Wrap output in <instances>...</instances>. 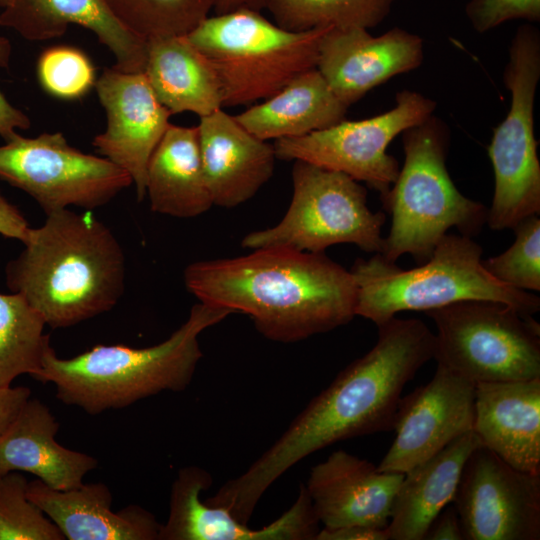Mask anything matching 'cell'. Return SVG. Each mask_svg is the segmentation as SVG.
Returning a JSON list of instances; mask_svg holds the SVG:
<instances>
[{
    "label": "cell",
    "mask_w": 540,
    "mask_h": 540,
    "mask_svg": "<svg viewBox=\"0 0 540 540\" xmlns=\"http://www.w3.org/2000/svg\"><path fill=\"white\" fill-rule=\"evenodd\" d=\"M395 102L389 111L368 119H344L302 137L276 140V157L342 172L367 183L382 198L400 171L397 160L386 152L389 143L429 118L436 107L434 100L409 90L398 92Z\"/></svg>",
    "instance_id": "7c38bea8"
},
{
    "label": "cell",
    "mask_w": 540,
    "mask_h": 540,
    "mask_svg": "<svg viewBox=\"0 0 540 540\" xmlns=\"http://www.w3.org/2000/svg\"><path fill=\"white\" fill-rule=\"evenodd\" d=\"M12 45L10 41L0 36V68H8L11 60ZM31 126L29 117L20 109L13 106L0 90V136L8 141L18 130H26Z\"/></svg>",
    "instance_id": "e575fe53"
},
{
    "label": "cell",
    "mask_w": 540,
    "mask_h": 540,
    "mask_svg": "<svg viewBox=\"0 0 540 540\" xmlns=\"http://www.w3.org/2000/svg\"><path fill=\"white\" fill-rule=\"evenodd\" d=\"M28 498L68 540H158L161 524L145 508L130 504L115 512L102 482L57 490L39 479L28 483Z\"/></svg>",
    "instance_id": "7402d4cb"
},
{
    "label": "cell",
    "mask_w": 540,
    "mask_h": 540,
    "mask_svg": "<svg viewBox=\"0 0 540 540\" xmlns=\"http://www.w3.org/2000/svg\"><path fill=\"white\" fill-rule=\"evenodd\" d=\"M514 243L503 253L482 260L486 271L509 287L540 290V219L530 216L513 228Z\"/></svg>",
    "instance_id": "1f68e13d"
},
{
    "label": "cell",
    "mask_w": 540,
    "mask_h": 540,
    "mask_svg": "<svg viewBox=\"0 0 540 540\" xmlns=\"http://www.w3.org/2000/svg\"><path fill=\"white\" fill-rule=\"evenodd\" d=\"M116 18L148 40L184 36L210 16L217 0H105Z\"/></svg>",
    "instance_id": "f546056e"
},
{
    "label": "cell",
    "mask_w": 540,
    "mask_h": 540,
    "mask_svg": "<svg viewBox=\"0 0 540 540\" xmlns=\"http://www.w3.org/2000/svg\"><path fill=\"white\" fill-rule=\"evenodd\" d=\"M30 228L19 209L0 192V235L23 242Z\"/></svg>",
    "instance_id": "8d00e7d4"
},
{
    "label": "cell",
    "mask_w": 540,
    "mask_h": 540,
    "mask_svg": "<svg viewBox=\"0 0 540 540\" xmlns=\"http://www.w3.org/2000/svg\"><path fill=\"white\" fill-rule=\"evenodd\" d=\"M71 24L95 34L118 70L144 72L147 40L125 27L105 0H14L0 13V26L30 41L61 37Z\"/></svg>",
    "instance_id": "ffe728a7"
},
{
    "label": "cell",
    "mask_w": 540,
    "mask_h": 540,
    "mask_svg": "<svg viewBox=\"0 0 540 540\" xmlns=\"http://www.w3.org/2000/svg\"><path fill=\"white\" fill-rule=\"evenodd\" d=\"M425 540H465L458 513L451 503L432 521Z\"/></svg>",
    "instance_id": "d590c367"
},
{
    "label": "cell",
    "mask_w": 540,
    "mask_h": 540,
    "mask_svg": "<svg viewBox=\"0 0 540 540\" xmlns=\"http://www.w3.org/2000/svg\"><path fill=\"white\" fill-rule=\"evenodd\" d=\"M230 314L224 307L199 302L166 340L145 348L100 344L64 359L50 346L31 377L54 384L59 401L90 415L126 408L164 391L181 392L203 356L200 334Z\"/></svg>",
    "instance_id": "277c9868"
},
{
    "label": "cell",
    "mask_w": 540,
    "mask_h": 540,
    "mask_svg": "<svg viewBox=\"0 0 540 540\" xmlns=\"http://www.w3.org/2000/svg\"><path fill=\"white\" fill-rule=\"evenodd\" d=\"M144 74L171 114L192 112L201 118L223 109L217 75L186 35L148 39Z\"/></svg>",
    "instance_id": "4316f807"
},
{
    "label": "cell",
    "mask_w": 540,
    "mask_h": 540,
    "mask_svg": "<svg viewBox=\"0 0 540 540\" xmlns=\"http://www.w3.org/2000/svg\"><path fill=\"white\" fill-rule=\"evenodd\" d=\"M184 283L199 302L247 314L261 335L280 343L329 332L356 316L354 277L324 252L265 247L196 261L185 268Z\"/></svg>",
    "instance_id": "7a4b0ae2"
},
{
    "label": "cell",
    "mask_w": 540,
    "mask_h": 540,
    "mask_svg": "<svg viewBox=\"0 0 540 540\" xmlns=\"http://www.w3.org/2000/svg\"><path fill=\"white\" fill-rule=\"evenodd\" d=\"M315 540H389L387 528L368 526H345L339 528H320Z\"/></svg>",
    "instance_id": "74e56055"
},
{
    "label": "cell",
    "mask_w": 540,
    "mask_h": 540,
    "mask_svg": "<svg viewBox=\"0 0 540 540\" xmlns=\"http://www.w3.org/2000/svg\"><path fill=\"white\" fill-rule=\"evenodd\" d=\"M480 442L473 431L404 474L387 526L389 540H423L440 511L453 502L464 464Z\"/></svg>",
    "instance_id": "cb8c5ba5"
},
{
    "label": "cell",
    "mask_w": 540,
    "mask_h": 540,
    "mask_svg": "<svg viewBox=\"0 0 540 540\" xmlns=\"http://www.w3.org/2000/svg\"><path fill=\"white\" fill-rule=\"evenodd\" d=\"M436 326L433 359L477 382L540 376V325L496 301L462 300L425 311Z\"/></svg>",
    "instance_id": "ba28073f"
},
{
    "label": "cell",
    "mask_w": 540,
    "mask_h": 540,
    "mask_svg": "<svg viewBox=\"0 0 540 540\" xmlns=\"http://www.w3.org/2000/svg\"><path fill=\"white\" fill-rule=\"evenodd\" d=\"M14 0H0V7L3 9L9 6Z\"/></svg>",
    "instance_id": "60d3db41"
},
{
    "label": "cell",
    "mask_w": 540,
    "mask_h": 540,
    "mask_svg": "<svg viewBox=\"0 0 540 540\" xmlns=\"http://www.w3.org/2000/svg\"><path fill=\"white\" fill-rule=\"evenodd\" d=\"M46 323L19 293H0V387L20 375L33 376L51 346Z\"/></svg>",
    "instance_id": "83f0119b"
},
{
    "label": "cell",
    "mask_w": 540,
    "mask_h": 540,
    "mask_svg": "<svg viewBox=\"0 0 540 540\" xmlns=\"http://www.w3.org/2000/svg\"><path fill=\"white\" fill-rule=\"evenodd\" d=\"M30 397L31 390L27 387H0V435Z\"/></svg>",
    "instance_id": "f35d334b"
},
{
    "label": "cell",
    "mask_w": 540,
    "mask_h": 540,
    "mask_svg": "<svg viewBox=\"0 0 540 540\" xmlns=\"http://www.w3.org/2000/svg\"><path fill=\"white\" fill-rule=\"evenodd\" d=\"M145 196L151 211L176 218L197 217L213 206L197 126L169 125L149 159Z\"/></svg>",
    "instance_id": "d4e9b609"
},
{
    "label": "cell",
    "mask_w": 540,
    "mask_h": 540,
    "mask_svg": "<svg viewBox=\"0 0 540 540\" xmlns=\"http://www.w3.org/2000/svg\"><path fill=\"white\" fill-rule=\"evenodd\" d=\"M95 87L107 121L92 144L102 157L130 175L141 201L149 159L171 124L172 114L158 101L144 72L106 68Z\"/></svg>",
    "instance_id": "9a60e30c"
},
{
    "label": "cell",
    "mask_w": 540,
    "mask_h": 540,
    "mask_svg": "<svg viewBox=\"0 0 540 540\" xmlns=\"http://www.w3.org/2000/svg\"><path fill=\"white\" fill-rule=\"evenodd\" d=\"M475 383L437 364L433 378L401 397L394 440L377 465L405 474L473 430Z\"/></svg>",
    "instance_id": "5bb4252c"
},
{
    "label": "cell",
    "mask_w": 540,
    "mask_h": 540,
    "mask_svg": "<svg viewBox=\"0 0 540 540\" xmlns=\"http://www.w3.org/2000/svg\"><path fill=\"white\" fill-rule=\"evenodd\" d=\"M266 0H217L214 14H224L241 9L261 11Z\"/></svg>",
    "instance_id": "ab89813d"
},
{
    "label": "cell",
    "mask_w": 540,
    "mask_h": 540,
    "mask_svg": "<svg viewBox=\"0 0 540 540\" xmlns=\"http://www.w3.org/2000/svg\"><path fill=\"white\" fill-rule=\"evenodd\" d=\"M404 474L380 471L344 450L332 452L309 472L304 484L315 515L325 528H387Z\"/></svg>",
    "instance_id": "ac0fdd59"
},
{
    "label": "cell",
    "mask_w": 540,
    "mask_h": 540,
    "mask_svg": "<svg viewBox=\"0 0 540 540\" xmlns=\"http://www.w3.org/2000/svg\"><path fill=\"white\" fill-rule=\"evenodd\" d=\"M36 68L43 90L58 99H80L96 84L91 60L75 47L54 46L45 49L38 58Z\"/></svg>",
    "instance_id": "d6a6232c"
},
{
    "label": "cell",
    "mask_w": 540,
    "mask_h": 540,
    "mask_svg": "<svg viewBox=\"0 0 540 540\" xmlns=\"http://www.w3.org/2000/svg\"><path fill=\"white\" fill-rule=\"evenodd\" d=\"M348 107L317 68L307 70L280 91L237 114L235 119L261 140L297 138L345 119Z\"/></svg>",
    "instance_id": "484cf974"
},
{
    "label": "cell",
    "mask_w": 540,
    "mask_h": 540,
    "mask_svg": "<svg viewBox=\"0 0 540 540\" xmlns=\"http://www.w3.org/2000/svg\"><path fill=\"white\" fill-rule=\"evenodd\" d=\"M423 58V40L398 27L379 36L363 28H330L322 37L316 68L349 107L390 78L418 68Z\"/></svg>",
    "instance_id": "e0dca14e"
},
{
    "label": "cell",
    "mask_w": 540,
    "mask_h": 540,
    "mask_svg": "<svg viewBox=\"0 0 540 540\" xmlns=\"http://www.w3.org/2000/svg\"><path fill=\"white\" fill-rule=\"evenodd\" d=\"M0 178L31 196L46 215L71 206L92 211L133 184L104 157L83 153L61 132L16 134L0 145Z\"/></svg>",
    "instance_id": "8fae6325"
},
{
    "label": "cell",
    "mask_w": 540,
    "mask_h": 540,
    "mask_svg": "<svg viewBox=\"0 0 540 540\" xmlns=\"http://www.w3.org/2000/svg\"><path fill=\"white\" fill-rule=\"evenodd\" d=\"M329 29L292 32L241 9L208 16L186 37L214 69L225 107L263 101L316 68Z\"/></svg>",
    "instance_id": "52a82bcc"
},
{
    "label": "cell",
    "mask_w": 540,
    "mask_h": 540,
    "mask_svg": "<svg viewBox=\"0 0 540 540\" xmlns=\"http://www.w3.org/2000/svg\"><path fill=\"white\" fill-rule=\"evenodd\" d=\"M212 477L201 467L179 470L171 487L169 515L158 540H315L317 519L304 484L293 504L276 520L252 529L226 509L201 500Z\"/></svg>",
    "instance_id": "2e32d148"
},
{
    "label": "cell",
    "mask_w": 540,
    "mask_h": 540,
    "mask_svg": "<svg viewBox=\"0 0 540 540\" xmlns=\"http://www.w3.org/2000/svg\"><path fill=\"white\" fill-rule=\"evenodd\" d=\"M472 237L445 234L421 266L402 269L379 253L359 258L352 273L357 286L356 315L377 326L402 311H427L462 300H490L533 315L540 298L507 286L482 265V247Z\"/></svg>",
    "instance_id": "5b68a950"
},
{
    "label": "cell",
    "mask_w": 540,
    "mask_h": 540,
    "mask_svg": "<svg viewBox=\"0 0 540 540\" xmlns=\"http://www.w3.org/2000/svg\"><path fill=\"white\" fill-rule=\"evenodd\" d=\"M405 160L382 197L391 228L379 253L390 262L410 254L426 262L438 241L456 227L472 237L481 231L488 209L465 197L446 168L448 130L432 115L402 133Z\"/></svg>",
    "instance_id": "8992f818"
},
{
    "label": "cell",
    "mask_w": 540,
    "mask_h": 540,
    "mask_svg": "<svg viewBox=\"0 0 540 540\" xmlns=\"http://www.w3.org/2000/svg\"><path fill=\"white\" fill-rule=\"evenodd\" d=\"M19 472L0 475V540H64L58 527L27 496Z\"/></svg>",
    "instance_id": "4dcf8cb0"
},
{
    "label": "cell",
    "mask_w": 540,
    "mask_h": 540,
    "mask_svg": "<svg viewBox=\"0 0 540 540\" xmlns=\"http://www.w3.org/2000/svg\"><path fill=\"white\" fill-rule=\"evenodd\" d=\"M465 14L478 33L488 32L511 20H540V0H470Z\"/></svg>",
    "instance_id": "836d02e7"
},
{
    "label": "cell",
    "mask_w": 540,
    "mask_h": 540,
    "mask_svg": "<svg viewBox=\"0 0 540 540\" xmlns=\"http://www.w3.org/2000/svg\"><path fill=\"white\" fill-rule=\"evenodd\" d=\"M375 345L315 396L243 473L208 498L248 523L265 492L309 455L347 439L391 431L405 385L433 359L434 334L419 319L380 324Z\"/></svg>",
    "instance_id": "6da1fadb"
},
{
    "label": "cell",
    "mask_w": 540,
    "mask_h": 540,
    "mask_svg": "<svg viewBox=\"0 0 540 540\" xmlns=\"http://www.w3.org/2000/svg\"><path fill=\"white\" fill-rule=\"evenodd\" d=\"M5 267L6 284L40 313L46 326L69 328L110 311L125 289V255L94 215L63 209L30 228Z\"/></svg>",
    "instance_id": "3957f363"
},
{
    "label": "cell",
    "mask_w": 540,
    "mask_h": 540,
    "mask_svg": "<svg viewBox=\"0 0 540 540\" xmlns=\"http://www.w3.org/2000/svg\"><path fill=\"white\" fill-rule=\"evenodd\" d=\"M397 0H266L274 23L292 32L319 28L369 29L380 24Z\"/></svg>",
    "instance_id": "f1b7e54d"
},
{
    "label": "cell",
    "mask_w": 540,
    "mask_h": 540,
    "mask_svg": "<svg viewBox=\"0 0 540 540\" xmlns=\"http://www.w3.org/2000/svg\"><path fill=\"white\" fill-rule=\"evenodd\" d=\"M293 193L283 218L274 226L253 231L243 248L282 247L322 253L341 243L365 252L380 253L384 238L383 212H372L366 189L352 177L318 165L295 160Z\"/></svg>",
    "instance_id": "9c48e42d"
},
{
    "label": "cell",
    "mask_w": 540,
    "mask_h": 540,
    "mask_svg": "<svg viewBox=\"0 0 540 540\" xmlns=\"http://www.w3.org/2000/svg\"><path fill=\"white\" fill-rule=\"evenodd\" d=\"M200 154L213 206L237 207L273 175V145L247 131L223 109L200 118Z\"/></svg>",
    "instance_id": "d6986e66"
},
{
    "label": "cell",
    "mask_w": 540,
    "mask_h": 540,
    "mask_svg": "<svg viewBox=\"0 0 540 540\" xmlns=\"http://www.w3.org/2000/svg\"><path fill=\"white\" fill-rule=\"evenodd\" d=\"M59 427L48 406L30 397L0 435V475L31 473L57 490L80 486L98 461L59 444Z\"/></svg>",
    "instance_id": "603a6c76"
},
{
    "label": "cell",
    "mask_w": 540,
    "mask_h": 540,
    "mask_svg": "<svg viewBox=\"0 0 540 540\" xmlns=\"http://www.w3.org/2000/svg\"><path fill=\"white\" fill-rule=\"evenodd\" d=\"M465 540H539L540 474L514 468L478 445L453 499Z\"/></svg>",
    "instance_id": "4fadbf2b"
},
{
    "label": "cell",
    "mask_w": 540,
    "mask_h": 540,
    "mask_svg": "<svg viewBox=\"0 0 540 540\" xmlns=\"http://www.w3.org/2000/svg\"><path fill=\"white\" fill-rule=\"evenodd\" d=\"M540 79V33L520 26L509 47L503 82L510 108L487 148L494 171V195L486 222L493 230L513 229L540 213V163L534 135V103Z\"/></svg>",
    "instance_id": "30bf717a"
},
{
    "label": "cell",
    "mask_w": 540,
    "mask_h": 540,
    "mask_svg": "<svg viewBox=\"0 0 540 540\" xmlns=\"http://www.w3.org/2000/svg\"><path fill=\"white\" fill-rule=\"evenodd\" d=\"M472 431L509 465L540 474V376L475 383Z\"/></svg>",
    "instance_id": "44dd1931"
}]
</instances>
